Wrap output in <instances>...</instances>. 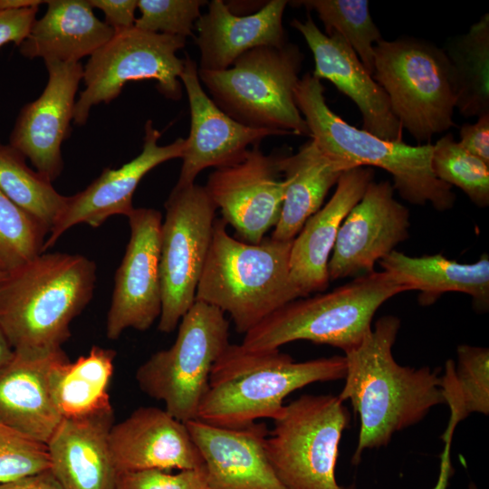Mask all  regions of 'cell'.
Segmentation results:
<instances>
[{
    "label": "cell",
    "mask_w": 489,
    "mask_h": 489,
    "mask_svg": "<svg viewBox=\"0 0 489 489\" xmlns=\"http://www.w3.org/2000/svg\"><path fill=\"white\" fill-rule=\"evenodd\" d=\"M25 159L14 148L0 142V190L50 233L68 197L60 194L50 180L32 169Z\"/></svg>",
    "instance_id": "1f68e13d"
},
{
    "label": "cell",
    "mask_w": 489,
    "mask_h": 489,
    "mask_svg": "<svg viewBox=\"0 0 489 489\" xmlns=\"http://www.w3.org/2000/svg\"><path fill=\"white\" fill-rule=\"evenodd\" d=\"M281 155L252 147L238 160L216 168L204 186L222 219L244 242L260 243L279 221L286 189Z\"/></svg>",
    "instance_id": "4fadbf2b"
},
{
    "label": "cell",
    "mask_w": 489,
    "mask_h": 489,
    "mask_svg": "<svg viewBox=\"0 0 489 489\" xmlns=\"http://www.w3.org/2000/svg\"><path fill=\"white\" fill-rule=\"evenodd\" d=\"M96 264L86 256L41 253L0 283V329L15 351L62 348L70 326L91 302Z\"/></svg>",
    "instance_id": "7a4b0ae2"
},
{
    "label": "cell",
    "mask_w": 489,
    "mask_h": 489,
    "mask_svg": "<svg viewBox=\"0 0 489 489\" xmlns=\"http://www.w3.org/2000/svg\"><path fill=\"white\" fill-rule=\"evenodd\" d=\"M408 291L398 276L385 271L360 275L330 292L291 301L246 332L241 345L258 350L309 340L346 352L371 330L379 308Z\"/></svg>",
    "instance_id": "8992f818"
},
{
    "label": "cell",
    "mask_w": 489,
    "mask_h": 489,
    "mask_svg": "<svg viewBox=\"0 0 489 489\" xmlns=\"http://www.w3.org/2000/svg\"><path fill=\"white\" fill-rule=\"evenodd\" d=\"M165 209L159 257L162 307L158 328L169 333L196 302L217 208L205 187L194 183L174 187Z\"/></svg>",
    "instance_id": "7c38bea8"
},
{
    "label": "cell",
    "mask_w": 489,
    "mask_h": 489,
    "mask_svg": "<svg viewBox=\"0 0 489 489\" xmlns=\"http://www.w3.org/2000/svg\"><path fill=\"white\" fill-rule=\"evenodd\" d=\"M273 421L264 449L285 489H343L335 468L350 415L339 397L302 395Z\"/></svg>",
    "instance_id": "30bf717a"
},
{
    "label": "cell",
    "mask_w": 489,
    "mask_h": 489,
    "mask_svg": "<svg viewBox=\"0 0 489 489\" xmlns=\"http://www.w3.org/2000/svg\"><path fill=\"white\" fill-rule=\"evenodd\" d=\"M65 352L15 351L0 369V422L47 444L62 417L54 402L51 373Z\"/></svg>",
    "instance_id": "603a6c76"
},
{
    "label": "cell",
    "mask_w": 489,
    "mask_h": 489,
    "mask_svg": "<svg viewBox=\"0 0 489 489\" xmlns=\"http://www.w3.org/2000/svg\"><path fill=\"white\" fill-rule=\"evenodd\" d=\"M457 362L448 360L440 376V389L449 408V420L442 438L453 436L456 426L472 413H489V350L459 345Z\"/></svg>",
    "instance_id": "4dcf8cb0"
},
{
    "label": "cell",
    "mask_w": 489,
    "mask_h": 489,
    "mask_svg": "<svg viewBox=\"0 0 489 489\" xmlns=\"http://www.w3.org/2000/svg\"><path fill=\"white\" fill-rule=\"evenodd\" d=\"M46 3L47 1L41 0H0V13L39 6L40 5Z\"/></svg>",
    "instance_id": "ee69618b"
},
{
    "label": "cell",
    "mask_w": 489,
    "mask_h": 489,
    "mask_svg": "<svg viewBox=\"0 0 489 489\" xmlns=\"http://www.w3.org/2000/svg\"><path fill=\"white\" fill-rule=\"evenodd\" d=\"M431 167L439 180L460 188L476 206H489V165L463 149L452 133L433 144Z\"/></svg>",
    "instance_id": "836d02e7"
},
{
    "label": "cell",
    "mask_w": 489,
    "mask_h": 489,
    "mask_svg": "<svg viewBox=\"0 0 489 489\" xmlns=\"http://www.w3.org/2000/svg\"><path fill=\"white\" fill-rule=\"evenodd\" d=\"M180 82L189 102L190 131L175 187L194 184L197 175L207 168H216L238 160L246 150L259 146L267 137L284 135L275 130L246 127L225 114L203 89L197 63L187 54Z\"/></svg>",
    "instance_id": "e0dca14e"
},
{
    "label": "cell",
    "mask_w": 489,
    "mask_h": 489,
    "mask_svg": "<svg viewBox=\"0 0 489 489\" xmlns=\"http://www.w3.org/2000/svg\"><path fill=\"white\" fill-rule=\"evenodd\" d=\"M383 271L398 276L408 291L419 292L418 302L428 306L446 292H458L472 298L474 308L484 312L489 308V257L463 264L442 254L409 256L393 250L379 262Z\"/></svg>",
    "instance_id": "4316f807"
},
{
    "label": "cell",
    "mask_w": 489,
    "mask_h": 489,
    "mask_svg": "<svg viewBox=\"0 0 489 489\" xmlns=\"http://www.w3.org/2000/svg\"><path fill=\"white\" fill-rule=\"evenodd\" d=\"M46 4L45 14L34 20L18 45L26 58L80 62L114 34L113 28L96 17L88 0H48Z\"/></svg>",
    "instance_id": "484cf974"
},
{
    "label": "cell",
    "mask_w": 489,
    "mask_h": 489,
    "mask_svg": "<svg viewBox=\"0 0 489 489\" xmlns=\"http://www.w3.org/2000/svg\"><path fill=\"white\" fill-rule=\"evenodd\" d=\"M286 0H271L254 14L237 15L222 0H212L207 13L196 22L199 68L222 71L243 53L260 46L281 47L288 43L283 25Z\"/></svg>",
    "instance_id": "cb8c5ba5"
},
{
    "label": "cell",
    "mask_w": 489,
    "mask_h": 489,
    "mask_svg": "<svg viewBox=\"0 0 489 489\" xmlns=\"http://www.w3.org/2000/svg\"><path fill=\"white\" fill-rule=\"evenodd\" d=\"M294 5L315 11L325 34L342 36L357 53L366 70L374 72V46L383 38L374 23L367 0H302Z\"/></svg>",
    "instance_id": "d6a6232c"
},
{
    "label": "cell",
    "mask_w": 489,
    "mask_h": 489,
    "mask_svg": "<svg viewBox=\"0 0 489 489\" xmlns=\"http://www.w3.org/2000/svg\"><path fill=\"white\" fill-rule=\"evenodd\" d=\"M109 443L119 474L149 469H205L185 423L166 409L140 407L113 424Z\"/></svg>",
    "instance_id": "ffe728a7"
},
{
    "label": "cell",
    "mask_w": 489,
    "mask_h": 489,
    "mask_svg": "<svg viewBox=\"0 0 489 489\" xmlns=\"http://www.w3.org/2000/svg\"><path fill=\"white\" fill-rule=\"evenodd\" d=\"M291 25L304 38L314 58L312 75L331 82L358 107L362 129L382 139L403 141V129L390 109L385 91L366 70L357 53L340 34H325L308 15Z\"/></svg>",
    "instance_id": "d6986e66"
},
{
    "label": "cell",
    "mask_w": 489,
    "mask_h": 489,
    "mask_svg": "<svg viewBox=\"0 0 489 489\" xmlns=\"http://www.w3.org/2000/svg\"><path fill=\"white\" fill-rule=\"evenodd\" d=\"M185 425L202 455L208 489H285L265 453L264 423L225 428L195 419Z\"/></svg>",
    "instance_id": "44dd1931"
},
{
    "label": "cell",
    "mask_w": 489,
    "mask_h": 489,
    "mask_svg": "<svg viewBox=\"0 0 489 489\" xmlns=\"http://www.w3.org/2000/svg\"><path fill=\"white\" fill-rule=\"evenodd\" d=\"M48 230L0 190V271L9 273L43 253Z\"/></svg>",
    "instance_id": "e575fe53"
},
{
    "label": "cell",
    "mask_w": 489,
    "mask_h": 489,
    "mask_svg": "<svg viewBox=\"0 0 489 489\" xmlns=\"http://www.w3.org/2000/svg\"><path fill=\"white\" fill-rule=\"evenodd\" d=\"M0 489H62L50 470L0 484Z\"/></svg>",
    "instance_id": "b9f144b4"
},
{
    "label": "cell",
    "mask_w": 489,
    "mask_h": 489,
    "mask_svg": "<svg viewBox=\"0 0 489 489\" xmlns=\"http://www.w3.org/2000/svg\"><path fill=\"white\" fill-rule=\"evenodd\" d=\"M324 91L321 81L307 72L294 89V101L309 137L325 156L350 168L386 170L393 178L395 191L410 204L429 203L437 211L454 206L456 197L452 187L439 180L432 170L433 144L412 146L389 141L351 126L330 109Z\"/></svg>",
    "instance_id": "277c9868"
},
{
    "label": "cell",
    "mask_w": 489,
    "mask_h": 489,
    "mask_svg": "<svg viewBox=\"0 0 489 489\" xmlns=\"http://www.w3.org/2000/svg\"><path fill=\"white\" fill-rule=\"evenodd\" d=\"M345 375L344 356L296 362L279 349L252 350L229 344L212 368L197 419L225 428L244 427L261 418L274 420L292 392Z\"/></svg>",
    "instance_id": "3957f363"
},
{
    "label": "cell",
    "mask_w": 489,
    "mask_h": 489,
    "mask_svg": "<svg viewBox=\"0 0 489 489\" xmlns=\"http://www.w3.org/2000/svg\"><path fill=\"white\" fill-rule=\"evenodd\" d=\"M116 351L92 346L86 355L70 361L66 355L54 365L51 388L63 418L84 417L113 409L109 386Z\"/></svg>",
    "instance_id": "f1b7e54d"
},
{
    "label": "cell",
    "mask_w": 489,
    "mask_h": 489,
    "mask_svg": "<svg viewBox=\"0 0 489 489\" xmlns=\"http://www.w3.org/2000/svg\"><path fill=\"white\" fill-rule=\"evenodd\" d=\"M173 345L155 352L137 369L146 395L186 423L197 419L215 362L229 343V321L219 309L196 301L178 323Z\"/></svg>",
    "instance_id": "9c48e42d"
},
{
    "label": "cell",
    "mask_w": 489,
    "mask_h": 489,
    "mask_svg": "<svg viewBox=\"0 0 489 489\" xmlns=\"http://www.w3.org/2000/svg\"><path fill=\"white\" fill-rule=\"evenodd\" d=\"M216 218L196 301L228 313L245 334L273 312L301 298L290 280L292 240L264 238L250 244L231 236Z\"/></svg>",
    "instance_id": "5b68a950"
},
{
    "label": "cell",
    "mask_w": 489,
    "mask_h": 489,
    "mask_svg": "<svg viewBox=\"0 0 489 489\" xmlns=\"http://www.w3.org/2000/svg\"><path fill=\"white\" fill-rule=\"evenodd\" d=\"M45 444L0 422V484L50 470Z\"/></svg>",
    "instance_id": "d590c367"
},
{
    "label": "cell",
    "mask_w": 489,
    "mask_h": 489,
    "mask_svg": "<svg viewBox=\"0 0 489 489\" xmlns=\"http://www.w3.org/2000/svg\"><path fill=\"white\" fill-rule=\"evenodd\" d=\"M14 355V350L5 333L0 329V369L7 365Z\"/></svg>",
    "instance_id": "f6af8a7d"
},
{
    "label": "cell",
    "mask_w": 489,
    "mask_h": 489,
    "mask_svg": "<svg viewBox=\"0 0 489 489\" xmlns=\"http://www.w3.org/2000/svg\"><path fill=\"white\" fill-rule=\"evenodd\" d=\"M39 6L0 13V47L8 43L19 45L36 19Z\"/></svg>",
    "instance_id": "f35d334b"
},
{
    "label": "cell",
    "mask_w": 489,
    "mask_h": 489,
    "mask_svg": "<svg viewBox=\"0 0 489 489\" xmlns=\"http://www.w3.org/2000/svg\"><path fill=\"white\" fill-rule=\"evenodd\" d=\"M113 409L63 418L46 444L50 471L62 489H115L119 473L109 433Z\"/></svg>",
    "instance_id": "d4e9b609"
},
{
    "label": "cell",
    "mask_w": 489,
    "mask_h": 489,
    "mask_svg": "<svg viewBox=\"0 0 489 489\" xmlns=\"http://www.w3.org/2000/svg\"><path fill=\"white\" fill-rule=\"evenodd\" d=\"M129 241L118 267L106 320V336L117 340L127 329H149L159 318L162 215L154 208H134L127 216Z\"/></svg>",
    "instance_id": "5bb4252c"
},
{
    "label": "cell",
    "mask_w": 489,
    "mask_h": 489,
    "mask_svg": "<svg viewBox=\"0 0 489 489\" xmlns=\"http://www.w3.org/2000/svg\"><path fill=\"white\" fill-rule=\"evenodd\" d=\"M475 123H465L459 131V145L489 165V113L477 117Z\"/></svg>",
    "instance_id": "ab89813d"
},
{
    "label": "cell",
    "mask_w": 489,
    "mask_h": 489,
    "mask_svg": "<svg viewBox=\"0 0 489 489\" xmlns=\"http://www.w3.org/2000/svg\"><path fill=\"white\" fill-rule=\"evenodd\" d=\"M343 489H356V488H355V486L352 484V485H350V486H349V487H346V488L343 487Z\"/></svg>",
    "instance_id": "7dc6e473"
},
{
    "label": "cell",
    "mask_w": 489,
    "mask_h": 489,
    "mask_svg": "<svg viewBox=\"0 0 489 489\" xmlns=\"http://www.w3.org/2000/svg\"><path fill=\"white\" fill-rule=\"evenodd\" d=\"M91 7L100 9L106 24L114 31L133 27L138 0H88Z\"/></svg>",
    "instance_id": "60d3db41"
},
{
    "label": "cell",
    "mask_w": 489,
    "mask_h": 489,
    "mask_svg": "<svg viewBox=\"0 0 489 489\" xmlns=\"http://www.w3.org/2000/svg\"><path fill=\"white\" fill-rule=\"evenodd\" d=\"M453 71L455 109L465 117L489 113V14L442 47Z\"/></svg>",
    "instance_id": "f546056e"
},
{
    "label": "cell",
    "mask_w": 489,
    "mask_h": 489,
    "mask_svg": "<svg viewBox=\"0 0 489 489\" xmlns=\"http://www.w3.org/2000/svg\"><path fill=\"white\" fill-rule=\"evenodd\" d=\"M409 210L393 185L372 180L343 220L328 264L330 281L374 272V266L409 236Z\"/></svg>",
    "instance_id": "9a60e30c"
},
{
    "label": "cell",
    "mask_w": 489,
    "mask_h": 489,
    "mask_svg": "<svg viewBox=\"0 0 489 489\" xmlns=\"http://www.w3.org/2000/svg\"><path fill=\"white\" fill-rule=\"evenodd\" d=\"M374 175L369 167H356L343 172L331 199L305 222L293 238L289 259L290 280L301 298L329 286L328 264L340 227Z\"/></svg>",
    "instance_id": "7402d4cb"
},
{
    "label": "cell",
    "mask_w": 489,
    "mask_h": 489,
    "mask_svg": "<svg viewBox=\"0 0 489 489\" xmlns=\"http://www.w3.org/2000/svg\"><path fill=\"white\" fill-rule=\"evenodd\" d=\"M372 78L417 145L455 126L452 67L443 48L432 42L411 36L382 39L374 46Z\"/></svg>",
    "instance_id": "ba28073f"
},
{
    "label": "cell",
    "mask_w": 489,
    "mask_h": 489,
    "mask_svg": "<svg viewBox=\"0 0 489 489\" xmlns=\"http://www.w3.org/2000/svg\"><path fill=\"white\" fill-rule=\"evenodd\" d=\"M5 273H3V272L0 271V283L3 280V278L5 277Z\"/></svg>",
    "instance_id": "bcb514c9"
},
{
    "label": "cell",
    "mask_w": 489,
    "mask_h": 489,
    "mask_svg": "<svg viewBox=\"0 0 489 489\" xmlns=\"http://www.w3.org/2000/svg\"><path fill=\"white\" fill-rule=\"evenodd\" d=\"M115 489H208L205 469H158L120 473Z\"/></svg>",
    "instance_id": "74e56055"
},
{
    "label": "cell",
    "mask_w": 489,
    "mask_h": 489,
    "mask_svg": "<svg viewBox=\"0 0 489 489\" xmlns=\"http://www.w3.org/2000/svg\"><path fill=\"white\" fill-rule=\"evenodd\" d=\"M160 136L152 120H147L142 150L136 158L120 168H105L85 189L68 197L63 211L45 240L43 253L76 225L99 227L112 216H128L135 208L132 197L144 176L157 166L181 158L183 155L186 139L179 138L160 146L158 143Z\"/></svg>",
    "instance_id": "ac0fdd59"
},
{
    "label": "cell",
    "mask_w": 489,
    "mask_h": 489,
    "mask_svg": "<svg viewBox=\"0 0 489 489\" xmlns=\"http://www.w3.org/2000/svg\"><path fill=\"white\" fill-rule=\"evenodd\" d=\"M186 40L135 26L114 31L83 67L85 89L74 105V123L84 125L93 106L115 100L130 81L155 80L164 97L180 100L184 59L178 58L177 52L185 46Z\"/></svg>",
    "instance_id": "8fae6325"
},
{
    "label": "cell",
    "mask_w": 489,
    "mask_h": 489,
    "mask_svg": "<svg viewBox=\"0 0 489 489\" xmlns=\"http://www.w3.org/2000/svg\"><path fill=\"white\" fill-rule=\"evenodd\" d=\"M399 328L397 316H382L357 347L344 352L345 384L338 397L350 400L360 417L354 465L366 449L386 446L396 432L445 404L440 369H416L395 360L392 348Z\"/></svg>",
    "instance_id": "6da1fadb"
},
{
    "label": "cell",
    "mask_w": 489,
    "mask_h": 489,
    "mask_svg": "<svg viewBox=\"0 0 489 489\" xmlns=\"http://www.w3.org/2000/svg\"><path fill=\"white\" fill-rule=\"evenodd\" d=\"M202 0H138L140 15L134 26L138 29L187 39L193 36L196 22L200 17Z\"/></svg>",
    "instance_id": "8d00e7d4"
},
{
    "label": "cell",
    "mask_w": 489,
    "mask_h": 489,
    "mask_svg": "<svg viewBox=\"0 0 489 489\" xmlns=\"http://www.w3.org/2000/svg\"><path fill=\"white\" fill-rule=\"evenodd\" d=\"M48 81L42 94L25 104L10 134L9 145L28 158L51 182L63 169L62 144L70 136L75 95L82 80L81 62L44 61Z\"/></svg>",
    "instance_id": "2e32d148"
},
{
    "label": "cell",
    "mask_w": 489,
    "mask_h": 489,
    "mask_svg": "<svg viewBox=\"0 0 489 489\" xmlns=\"http://www.w3.org/2000/svg\"><path fill=\"white\" fill-rule=\"evenodd\" d=\"M444 450L441 454L439 475L437 482L433 489H447L448 482L453 473V468L450 460V450L452 438L444 439Z\"/></svg>",
    "instance_id": "7bdbcfd3"
},
{
    "label": "cell",
    "mask_w": 489,
    "mask_h": 489,
    "mask_svg": "<svg viewBox=\"0 0 489 489\" xmlns=\"http://www.w3.org/2000/svg\"><path fill=\"white\" fill-rule=\"evenodd\" d=\"M280 168L286 189L280 218L271 237L289 241L293 240L305 222L321 207L328 192L342 173L352 168L325 156L310 139L295 154H282Z\"/></svg>",
    "instance_id": "83f0119b"
},
{
    "label": "cell",
    "mask_w": 489,
    "mask_h": 489,
    "mask_svg": "<svg viewBox=\"0 0 489 489\" xmlns=\"http://www.w3.org/2000/svg\"><path fill=\"white\" fill-rule=\"evenodd\" d=\"M303 53L298 45L260 46L222 71L198 69L200 82L225 114L254 129L310 136L294 101Z\"/></svg>",
    "instance_id": "52a82bcc"
}]
</instances>
